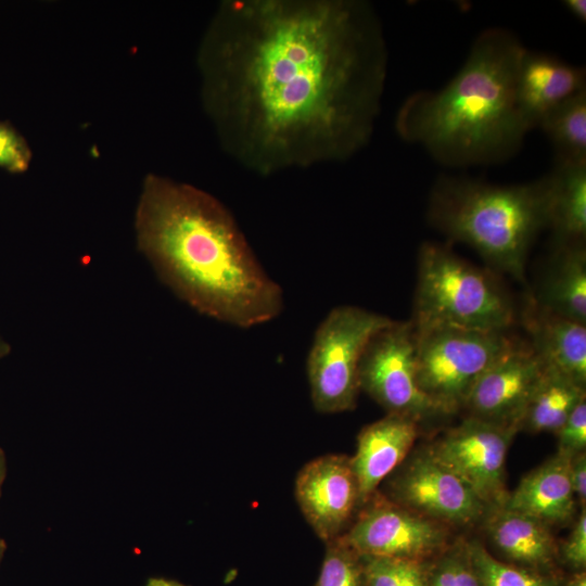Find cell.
Returning a JSON list of instances; mask_svg holds the SVG:
<instances>
[{
    "mask_svg": "<svg viewBox=\"0 0 586 586\" xmlns=\"http://www.w3.org/2000/svg\"><path fill=\"white\" fill-rule=\"evenodd\" d=\"M387 59L367 1L225 0L199 47L203 109L257 175L347 161L373 135Z\"/></svg>",
    "mask_w": 586,
    "mask_h": 586,
    "instance_id": "cell-1",
    "label": "cell"
},
{
    "mask_svg": "<svg viewBox=\"0 0 586 586\" xmlns=\"http://www.w3.org/2000/svg\"><path fill=\"white\" fill-rule=\"evenodd\" d=\"M544 368L530 344L514 340L477 378L463 408L469 417L520 431Z\"/></svg>",
    "mask_w": 586,
    "mask_h": 586,
    "instance_id": "cell-13",
    "label": "cell"
},
{
    "mask_svg": "<svg viewBox=\"0 0 586 586\" xmlns=\"http://www.w3.org/2000/svg\"><path fill=\"white\" fill-rule=\"evenodd\" d=\"M585 397V387L546 366L528 399L521 429L556 433Z\"/></svg>",
    "mask_w": 586,
    "mask_h": 586,
    "instance_id": "cell-21",
    "label": "cell"
},
{
    "mask_svg": "<svg viewBox=\"0 0 586 586\" xmlns=\"http://www.w3.org/2000/svg\"><path fill=\"white\" fill-rule=\"evenodd\" d=\"M584 67L560 59L525 50L518 68L515 101L530 131L557 105L586 89Z\"/></svg>",
    "mask_w": 586,
    "mask_h": 586,
    "instance_id": "cell-14",
    "label": "cell"
},
{
    "mask_svg": "<svg viewBox=\"0 0 586 586\" xmlns=\"http://www.w3.org/2000/svg\"><path fill=\"white\" fill-rule=\"evenodd\" d=\"M360 558L366 586H428V560Z\"/></svg>",
    "mask_w": 586,
    "mask_h": 586,
    "instance_id": "cell-24",
    "label": "cell"
},
{
    "mask_svg": "<svg viewBox=\"0 0 586 586\" xmlns=\"http://www.w3.org/2000/svg\"><path fill=\"white\" fill-rule=\"evenodd\" d=\"M148 586H186L181 583L164 579V578H150Z\"/></svg>",
    "mask_w": 586,
    "mask_h": 586,
    "instance_id": "cell-33",
    "label": "cell"
},
{
    "mask_svg": "<svg viewBox=\"0 0 586 586\" xmlns=\"http://www.w3.org/2000/svg\"><path fill=\"white\" fill-rule=\"evenodd\" d=\"M294 495L305 520L324 543L342 536L361 507L351 457L345 455L308 461L296 475Z\"/></svg>",
    "mask_w": 586,
    "mask_h": 586,
    "instance_id": "cell-12",
    "label": "cell"
},
{
    "mask_svg": "<svg viewBox=\"0 0 586 586\" xmlns=\"http://www.w3.org/2000/svg\"><path fill=\"white\" fill-rule=\"evenodd\" d=\"M492 511L486 522L487 535L506 558L515 565L540 572L552 564L558 546L547 524L505 507Z\"/></svg>",
    "mask_w": 586,
    "mask_h": 586,
    "instance_id": "cell-18",
    "label": "cell"
},
{
    "mask_svg": "<svg viewBox=\"0 0 586 586\" xmlns=\"http://www.w3.org/2000/svg\"><path fill=\"white\" fill-rule=\"evenodd\" d=\"M30 162L31 150L26 139L11 124L0 122V168L21 174Z\"/></svg>",
    "mask_w": 586,
    "mask_h": 586,
    "instance_id": "cell-27",
    "label": "cell"
},
{
    "mask_svg": "<svg viewBox=\"0 0 586 586\" xmlns=\"http://www.w3.org/2000/svg\"><path fill=\"white\" fill-rule=\"evenodd\" d=\"M481 586H560L557 577L496 559L480 542H467Z\"/></svg>",
    "mask_w": 586,
    "mask_h": 586,
    "instance_id": "cell-23",
    "label": "cell"
},
{
    "mask_svg": "<svg viewBox=\"0 0 586 586\" xmlns=\"http://www.w3.org/2000/svg\"><path fill=\"white\" fill-rule=\"evenodd\" d=\"M326 546L315 586H366L361 558L340 537Z\"/></svg>",
    "mask_w": 586,
    "mask_h": 586,
    "instance_id": "cell-25",
    "label": "cell"
},
{
    "mask_svg": "<svg viewBox=\"0 0 586 586\" xmlns=\"http://www.w3.org/2000/svg\"><path fill=\"white\" fill-rule=\"evenodd\" d=\"M559 450L575 455L586 447V398L582 399L556 432Z\"/></svg>",
    "mask_w": 586,
    "mask_h": 586,
    "instance_id": "cell-28",
    "label": "cell"
},
{
    "mask_svg": "<svg viewBox=\"0 0 586 586\" xmlns=\"http://www.w3.org/2000/svg\"><path fill=\"white\" fill-rule=\"evenodd\" d=\"M549 175L518 186L442 176L432 189L428 216L449 238L471 245L495 267L524 280L528 250L549 226Z\"/></svg>",
    "mask_w": 586,
    "mask_h": 586,
    "instance_id": "cell-4",
    "label": "cell"
},
{
    "mask_svg": "<svg viewBox=\"0 0 586 586\" xmlns=\"http://www.w3.org/2000/svg\"><path fill=\"white\" fill-rule=\"evenodd\" d=\"M393 319L356 306L333 308L318 326L306 370L314 408L320 413L353 410L358 367L369 340Z\"/></svg>",
    "mask_w": 586,
    "mask_h": 586,
    "instance_id": "cell-7",
    "label": "cell"
},
{
    "mask_svg": "<svg viewBox=\"0 0 586 586\" xmlns=\"http://www.w3.org/2000/svg\"><path fill=\"white\" fill-rule=\"evenodd\" d=\"M385 497L448 526L475 523L487 510L474 492L426 449L410 458L392 479Z\"/></svg>",
    "mask_w": 586,
    "mask_h": 586,
    "instance_id": "cell-11",
    "label": "cell"
},
{
    "mask_svg": "<svg viewBox=\"0 0 586 586\" xmlns=\"http://www.w3.org/2000/svg\"><path fill=\"white\" fill-rule=\"evenodd\" d=\"M135 235L160 280L200 314L251 328L282 311L281 288L231 212L208 192L149 174L136 207Z\"/></svg>",
    "mask_w": 586,
    "mask_h": 586,
    "instance_id": "cell-2",
    "label": "cell"
},
{
    "mask_svg": "<svg viewBox=\"0 0 586 586\" xmlns=\"http://www.w3.org/2000/svg\"><path fill=\"white\" fill-rule=\"evenodd\" d=\"M428 586H481L467 542H457L430 564Z\"/></svg>",
    "mask_w": 586,
    "mask_h": 586,
    "instance_id": "cell-26",
    "label": "cell"
},
{
    "mask_svg": "<svg viewBox=\"0 0 586 586\" xmlns=\"http://www.w3.org/2000/svg\"><path fill=\"white\" fill-rule=\"evenodd\" d=\"M535 302L544 308L586 324V252L584 242L557 245L551 267Z\"/></svg>",
    "mask_w": 586,
    "mask_h": 586,
    "instance_id": "cell-19",
    "label": "cell"
},
{
    "mask_svg": "<svg viewBox=\"0 0 586 586\" xmlns=\"http://www.w3.org/2000/svg\"><path fill=\"white\" fill-rule=\"evenodd\" d=\"M549 226L557 245L581 243L586 234V162L557 158L549 174Z\"/></svg>",
    "mask_w": 586,
    "mask_h": 586,
    "instance_id": "cell-20",
    "label": "cell"
},
{
    "mask_svg": "<svg viewBox=\"0 0 586 586\" xmlns=\"http://www.w3.org/2000/svg\"><path fill=\"white\" fill-rule=\"evenodd\" d=\"M5 550H7V543L3 538L0 537V562L2 558L4 557Z\"/></svg>",
    "mask_w": 586,
    "mask_h": 586,
    "instance_id": "cell-36",
    "label": "cell"
},
{
    "mask_svg": "<svg viewBox=\"0 0 586 586\" xmlns=\"http://www.w3.org/2000/svg\"><path fill=\"white\" fill-rule=\"evenodd\" d=\"M412 323L417 382L441 415L462 409L477 378L514 341L507 331L437 321Z\"/></svg>",
    "mask_w": 586,
    "mask_h": 586,
    "instance_id": "cell-6",
    "label": "cell"
},
{
    "mask_svg": "<svg viewBox=\"0 0 586 586\" xmlns=\"http://www.w3.org/2000/svg\"><path fill=\"white\" fill-rule=\"evenodd\" d=\"M340 538L359 557L428 560L448 546V525L402 507L377 492Z\"/></svg>",
    "mask_w": 586,
    "mask_h": 586,
    "instance_id": "cell-9",
    "label": "cell"
},
{
    "mask_svg": "<svg viewBox=\"0 0 586 586\" xmlns=\"http://www.w3.org/2000/svg\"><path fill=\"white\" fill-rule=\"evenodd\" d=\"M564 561L581 570L586 565V512L583 508L566 540L560 547Z\"/></svg>",
    "mask_w": 586,
    "mask_h": 586,
    "instance_id": "cell-29",
    "label": "cell"
},
{
    "mask_svg": "<svg viewBox=\"0 0 586 586\" xmlns=\"http://www.w3.org/2000/svg\"><path fill=\"white\" fill-rule=\"evenodd\" d=\"M11 347L9 343L0 334V359L10 354Z\"/></svg>",
    "mask_w": 586,
    "mask_h": 586,
    "instance_id": "cell-35",
    "label": "cell"
},
{
    "mask_svg": "<svg viewBox=\"0 0 586 586\" xmlns=\"http://www.w3.org/2000/svg\"><path fill=\"white\" fill-rule=\"evenodd\" d=\"M7 476V459L3 449L0 447V497L2 494V487Z\"/></svg>",
    "mask_w": 586,
    "mask_h": 586,
    "instance_id": "cell-32",
    "label": "cell"
},
{
    "mask_svg": "<svg viewBox=\"0 0 586 586\" xmlns=\"http://www.w3.org/2000/svg\"><path fill=\"white\" fill-rule=\"evenodd\" d=\"M359 388L387 413L418 421L441 415L421 392L416 374V339L412 321H395L368 342L358 367Z\"/></svg>",
    "mask_w": 586,
    "mask_h": 586,
    "instance_id": "cell-8",
    "label": "cell"
},
{
    "mask_svg": "<svg viewBox=\"0 0 586 586\" xmlns=\"http://www.w3.org/2000/svg\"><path fill=\"white\" fill-rule=\"evenodd\" d=\"M566 10L579 22L586 21V1L585 0H565L563 1Z\"/></svg>",
    "mask_w": 586,
    "mask_h": 586,
    "instance_id": "cell-31",
    "label": "cell"
},
{
    "mask_svg": "<svg viewBox=\"0 0 586 586\" xmlns=\"http://www.w3.org/2000/svg\"><path fill=\"white\" fill-rule=\"evenodd\" d=\"M522 323L543 362L585 387L586 324L544 308L533 296L522 310Z\"/></svg>",
    "mask_w": 586,
    "mask_h": 586,
    "instance_id": "cell-16",
    "label": "cell"
},
{
    "mask_svg": "<svg viewBox=\"0 0 586 586\" xmlns=\"http://www.w3.org/2000/svg\"><path fill=\"white\" fill-rule=\"evenodd\" d=\"M419 421L387 413L364 426L357 436V448L351 457L361 506L378 491L380 483L406 459L419 434Z\"/></svg>",
    "mask_w": 586,
    "mask_h": 586,
    "instance_id": "cell-15",
    "label": "cell"
},
{
    "mask_svg": "<svg viewBox=\"0 0 586 586\" xmlns=\"http://www.w3.org/2000/svg\"><path fill=\"white\" fill-rule=\"evenodd\" d=\"M571 457L558 451L526 474L501 507L531 515L548 526L569 522L576 505L570 479Z\"/></svg>",
    "mask_w": 586,
    "mask_h": 586,
    "instance_id": "cell-17",
    "label": "cell"
},
{
    "mask_svg": "<svg viewBox=\"0 0 586 586\" xmlns=\"http://www.w3.org/2000/svg\"><path fill=\"white\" fill-rule=\"evenodd\" d=\"M517 432L468 417L436 438L426 450L462 480L487 508L494 509L501 507L508 497L505 464Z\"/></svg>",
    "mask_w": 586,
    "mask_h": 586,
    "instance_id": "cell-10",
    "label": "cell"
},
{
    "mask_svg": "<svg viewBox=\"0 0 586 586\" xmlns=\"http://www.w3.org/2000/svg\"><path fill=\"white\" fill-rule=\"evenodd\" d=\"M570 479L575 499L583 506L586 502V456L585 451L572 455Z\"/></svg>",
    "mask_w": 586,
    "mask_h": 586,
    "instance_id": "cell-30",
    "label": "cell"
},
{
    "mask_svg": "<svg viewBox=\"0 0 586 586\" xmlns=\"http://www.w3.org/2000/svg\"><path fill=\"white\" fill-rule=\"evenodd\" d=\"M538 127L556 146L557 158L586 162V89L552 109Z\"/></svg>",
    "mask_w": 586,
    "mask_h": 586,
    "instance_id": "cell-22",
    "label": "cell"
},
{
    "mask_svg": "<svg viewBox=\"0 0 586 586\" xmlns=\"http://www.w3.org/2000/svg\"><path fill=\"white\" fill-rule=\"evenodd\" d=\"M510 30L489 28L475 39L457 75L441 90L418 91L400 105L397 135L447 166L505 161L525 135L515 81L525 52Z\"/></svg>",
    "mask_w": 586,
    "mask_h": 586,
    "instance_id": "cell-3",
    "label": "cell"
},
{
    "mask_svg": "<svg viewBox=\"0 0 586 586\" xmlns=\"http://www.w3.org/2000/svg\"><path fill=\"white\" fill-rule=\"evenodd\" d=\"M415 322H449L467 328L508 331L512 303L489 276L449 249L424 243L418 255Z\"/></svg>",
    "mask_w": 586,
    "mask_h": 586,
    "instance_id": "cell-5",
    "label": "cell"
},
{
    "mask_svg": "<svg viewBox=\"0 0 586 586\" xmlns=\"http://www.w3.org/2000/svg\"><path fill=\"white\" fill-rule=\"evenodd\" d=\"M565 586H586V575L585 572H581L572 577Z\"/></svg>",
    "mask_w": 586,
    "mask_h": 586,
    "instance_id": "cell-34",
    "label": "cell"
}]
</instances>
